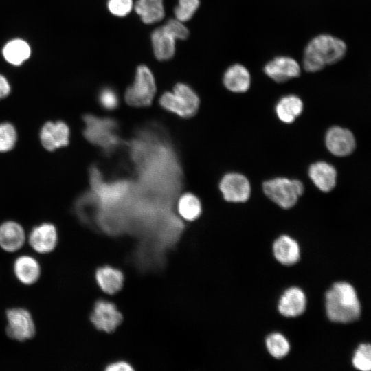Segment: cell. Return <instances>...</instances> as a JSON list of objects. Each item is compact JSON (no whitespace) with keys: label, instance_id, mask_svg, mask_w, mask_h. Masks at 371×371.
Segmentation results:
<instances>
[{"label":"cell","instance_id":"obj_1","mask_svg":"<svg viewBox=\"0 0 371 371\" xmlns=\"http://www.w3.org/2000/svg\"><path fill=\"white\" fill-rule=\"evenodd\" d=\"M346 52V43L341 38L328 34L317 35L305 47L303 68L308 72H317L340 61Z\"/></svg>","mask_w":371,"mask_h":371},{"label":"cell","instance_id":"obj_2","mask_svg":"<svg viewBox=\"0 0 371 371\" xmlns=\"http://www.w3.org/2000/svg\"><path fill=\"white\" fill-rule=\"evenodd\" d=\"M326 311L333 322L349 323L357 319L361 305L353 286L347 282H337L326 294Z\"/></svg>","mask_w":371,"mask_h":371},{"label":"cell","instance_id":"obj_3","mask_svg":"<svg viewBox=\"0 0 371 371\" xmlns=\"http://www.w3.org/2000/svg\"><path fill=\"white\" fill-rule=\"evenodd\" d=\"M83 134L89 142L106 153L112 152L119 146L118 125L114 120L87 114L83 117Z\"/></svg>","mask_w":371,"mask_h":371},{"label":"cell","instance_id":"obj_4","mask_svg":"<svg viewBox=\"0 0 371 371\" xmlns=\"http://www.w3.org/2000/svg\"><path fill=\"white\" fill-rule=\"evenodd\" d=\"M159 104L165 110L183 118H189L197 112L200 100L196 92L184 83H178L172 91L164 92Z\"/></svg>","mask_w":371,"mask_h":371},{"label":"cell","instance_id":"obj_5","mask_svg":"<svg viewBox=\"0 0 371 371\" xmlns=\"http://www.w3.org/2000/svg\"><path fill=\"white\" fill-rule=\"evenodd\" d=\"M262 187L266 196L284 209L294 206L304 192V186L300 181L283 177L267 181Z\"/></svg>","mask_w":371,"mask_h":371},{"label":"cell","instance_id":"obj_6","mask_svg":"<svg viewBox=\"0 0 371 371\" xmlns=\"http://www.w3.org/2000/svg\"><path fill=\"white\" fill-rule=\"evenodd\" d=\"M156 92V84L153 73L146 65L137 67L135 80L125 92L128 104L135 107L149 106Z\"/></svg>","mask_w":371,"mask_h":371},{"label":"cell","instance_id":"obj_7","mask_svg":"<svg viewBox=\"0 0 371 371\" xmlns=\"http://www.w3.org/2000/svg\"><path fill=\"white\" fill-rule=\"evenodd\" d=\"M5 333L9 338L25 341L34 337L36 325L28 310L20 307L9 308L5 312Z\"/></svg>","mask_w":371,"mask_h":371},{"label":"cell","instance_id":"obj_8","mask_svg":"<svg viewBox=\"0 0 371 371\" xmlns=\"http://www.w3.org/2000/svg\"><path fill=\"white\" fill-rule=\"evenodd\" d=\"M219 189L225 200L233 203L247 201L251 193L248 179L244 175L236 172L225 175L219 183Z\"/></svg>","mask_w":371,"mask_h":371},{"label":"cell","instance_id":"obj_9","mask_svg":"<svg viewBox=\"0 0 371 371\" xmlns=\"http://www.w3.org/2000/svg\"><path fill=\"white\" fill-rule=\"evenodd\" d=\"M58 240L56 227L51 223H43L35 226L27 237L31 248L40 254L52 252L57 246Z\"/></svg>","mask_w":371,"mask_h":371},{"label":"cell","instance_id":"obj_10","mask_svg":"<svg viewBox=\"0 0 371 371\" xmlns=\"http://www.w3.org/2000/svg\"><path fill=\"white\" fill-rule=\"evenodd\" d=\"M265 74L278 83L286 82L300 75L301 67L298 62L289 56H279L267 62L264 68Z\"/></svg>","mask_w":371,"mask_h":371},{"label":"cell","instance_id":"obj_11","mask_svg":"<svg viewBox=\"0 0 371 371\" xmlns=\"http://www.w3.org/2000/svg\"><path fill=\"white\" fill-rule=\"evenodd\" d=\"M90 319L97 329L111 333L122 322V316L113 303L99 300L94 306Z\"/></svg>","mask_w":371,"mask_h":371},{"label":"cell","instance_id":"obj_12","mask_svg":"<svg viewBox=\"0 0 371 371\" xmlns=\"http://www.w3.org/2000/svg\"><path fill=\"white\" fill-rule=\"evenodd\" d=\"M69 135V128L64 122H47L41 128L40 139L46 150L54 151L68 145Z\"/></svg>","mask_w":371,"mask_h":371},{"label":"cell","instance_id":"obj_13","mask_svg":"<svg viewBox=\"0 0 371 371\" xmlns=\"http://www.w3.org/2000/svg\"><path fill=\"white\" fill-rule=\"evenodd\" d=\"M325 141L328 150L338 157L350 155L355 148V139L352 133L339 126L330 128L326 135Z\"/></svg>","mask_w":371,"mask_h":371},{"label":"cell","instance_id":"obj_14","mask_svg":"<svg viewBox=\"0 0 371 371\" xmlns=\"http://www.w3.org/2000/svg\"><path fill=\"white\" fill-rule=\"evenodd\" d=\"M27 239L23 227L14 221H7L0 225V248L8 253L20 250Z\"/></svg>","mask_w":371,"mask_h":371},{"label":"cell","instance_id":"obj_15","mask_svg":"<svg viewBox=\"0 0 371 371\" xmlns=\"http://www.w3.org/2000/svg\"><path fill=\"white\" fill-rule=\"evenodd\" d=\"M16 278L24 285L35 284L40 278L41 268L38 260L33 256L23 254L18 256L13 265Z\"/></svg>","mask_w":371,"mask_h":371},{"label":"cell","instance_id":"obj_16","mask_svg":"<svg viewBox=\"0 0 371 371\" xmlns=\"http://www.w3.org/2000/svg\"><path fill=\"white\" fill-rule=\"evenodd\" d=\"M306 299L304 293L297 287L285 291L278 303L279 312L284 316L294 317L301 315L305 310Z\"/></svg>","mask_w":371,"mask_h":371},{"label":"cell","instance_id":"obj_17","mask_svg":"<svg viewBox=\"0 0 371 371\" xmlns=\"http://www.w3.org/2000/svg\"><path fill=\"white\" fill-rule=\"evenodd\" d=\"M223 82L225 87L234 93H245L251 85V74L246 67L236 63L225 71Z\"/></svg>","mask_w":371,"mask_h":371},{"label":"cell","instance_id":"obj_18","mask_svg":"<svg viewBox=\"0 0 371 371\" xmlns=\"http://www.w3.org/2000/svg\"><path fill=\"white\" fill-rule=\"evenodd\" d=\"M308 175L313 183L322 192H328L336 185V170L327 162L313 164L309 168Z\"/></svg>","mask_w":371,"mask_h":371},{"label":"cell","instance_id":"obj_19","mask_svg":"<svg viewBox=\"0 0 371 371\" xmlns=\"http://www.w3.org/2000/svg\"><path fill=\"white\" fill-rule=\"evenodd\" d=\"M175 38L163 26L155 29L151 34L154 54L159 60L170 59L175 52Z\"/></svg>","mask_w":371,"mask_h":371},{"label":"cell","instance_id":"obj_20","mask_svg":"<svg viewBox=\"0 0 371 371\" xmlns=\"http://www.w3.org/2000/svg\"><path fill=\"white\" fill-rule=\"evenodd\" d=\"M273 250L276 260L285 265H291L300 258L297 243L289 236H281L273 243Z\"/></svg>","mask_w":371,"mask_h":371},{"label":"cell","instance_id":"obj_21","mask_svg":"<svg viewBox=\"0 0 371 371\" xmlns=\"http://www.w3.org/2000/svg\"><path fill=\"white\" fill-rule=\"evenodd\" d=\"M95 280L104 292L114 294L122 289L124 276L120 270L110 266H104L97 269Z\"/></svg>","mask_w":371,"mask_h":371},{"label":"cell","instance_id":"obj_22","mask_svg":"<svg viewBox=\"0 0 371 371\" xmlns=\"http://www.w3.org/2000/svg\"><path fill=\"white\" fill-rule=\"evenodd\" d=\"M303 110L302 100L295 95L282 97L276 106L278 117L283 122L290 124L301 114Z\"/></svg>","mask_w":371,"mask_h":371},{"label":"cell","instance_id":"obj_23","mask_svg":"<svg viewBox=\"0 0 371 371\" xmlns=\"http://www.w3.org/2000/svg\"><path fill=\"white\" fill-rule=\"evenodd\" d=\"M135 10L146 24L158 22L165 14L163 0H137Z\"/></svg>","mask_w":371,"mask_h":371},{"label":"cell","instance_id":"obj_24","mask_svg":"<svg viewBox=\"0 0 371 371\" xmlns=\"http://www.w3.org/2000/svg\"><path fill=\"white\" fill-rule=\"evenodd\" d=\"M30 54L31 49L29 44L20 38L10 41L3 48L4 58L14 65H21L29 58Z\"/></svg>","mask_w":371,"mask_h":371},{"label":"cell","instance_id":"obj_25","mask_svg":"<svg viewBox=\"0 0 371 371\" xmlns=\"http://www.w3.org/2000/svg\"><path fill=\"white\" fill-rule=\"evenodd\" d=\"M177 210L182 218L187 221H194L201 215V204L196 196L188 192L179 199Z\"/></svg>","mask_w":371,"mask_h":371},{"label":"cell","instance_id":"obj_26","mask_svg":"<svg viewBox=\"0 0 371 371\" xmlns=\"http://www.w3.org/2000/svg\"><path fill=\"white\" fill-rule=\"evenodd\" d=\"M266 346L269 354L276 359L285 357L289 352L290 345L280 333H273L266 339Z\"/></svg>","mask_w":371,"mask_h":371},{"label":"cell","instance_id":"obj_27","mask_svg":"<svg viewBox=\"0 0 371 371\" xmlns=\"http://www.w3.org/2000/svg\"><path fill=\"white\" fill-rule=\"evenodd\" d=\"M17 140V133L14 126L9 122L0 123V152L12 150Z\"/></svg>","mask_w":371,"mask_h":371},{"label":"cell","instance_id":"obj_28","mask_svg":"<svg viewBox=\"0 0 371 371\" xmlns=\"http://www.w3.org/2000/svg\"><path fill=\"white\" fill-rule=\"evenodd\" d=\"M352 364L359 370L369 371L371 369V347L369 344L359 345L355 352Z\"/></svg>","mask_w":371,"mask_h":371},{"label":"cell","instance_id":"obj_29","mask_svg":"<svg viewBox=\"0 0 371 371\" xmlns=\"http://www.w3.org/2000/svg\"><path fill=\"white\" fill-rule=\"evenodd\" d=\"M199 5V0H178V5L174 10L176 19L181 22L191 19Z\"/></svg>","mask_w":371,"mask_h":371},{"label":"cell","instance_id":"obj_30","mask_svg":"<svg viewBox=\"0 0 371 371\" xmlns=\"http://www.w3.org/2000/svg\"><path fill=\"white\" fill-rule=\"evenodd\" d=\"M163 27L175 39L184 40L189 36L188 28L183 22L177 19H170L163 25Z\"/></svg>","mask_w":371,"mask_h":371},{"label":"cell","instance_id":"obj_31","mask_svg":"<svg viewBox=\"0 0 371 371\" xmlns=\"http://www.w3.org/2000/svg\"><path fill=\"white\" fill-rule=\"evenodd\" d=\"M133 0H108L107 7L109 12L119 17H123L130 13L133 8Z\"/></svg>","mask_w":371,"mask_h":371},{"label":"cell","instance_id":"obj_32","mask_svg":"<svg viewBox=\"0 0 371 371\" xmlns=\"http://www.w3.org/2000/svg\"><path fill=\"white\" fill-rule=\"evenodd\" d=\"M99 102L104 109L108 111L114 110L118 106V95L115 90L106 87L100 92Z\"/></svg>","mask_w":371,"mask_h":371},{"label":"cell","instance_id":"obj_33","mask_svg":"<svg viewBox=\"0 0 371 371\" xmlns=\"http://www.w3.org/2000/svg\"><path fill=\"white\" fill-rule=\"evenodd\" d=\"M109 371H131L133 368L126 362L117 361L109 365L106 368Z\"/></svg>","mask_w":371,"mask_h":371},{"label":"cell","instance_id":"obj_34","mask_svg":"<svg viewBox=\"0 0 371 371\" xmlns=\"http://www.w3.org/2000/svg\"><path fill=\"white\" fill-rule=\"evenodd\" d=\"M10 92V85L7 79L0 74V100L5 98Z\"/></svg>","mask_w":371,"mask_h":371}]
</instances>
